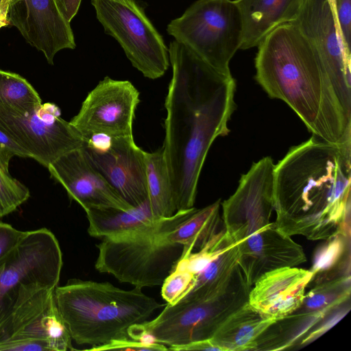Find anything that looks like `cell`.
<instances>
[{"instance_id":"obj_14","label":"cell","mask_w":351,"mask_h":351,"mask_svg":"<svg viewBox=\"0 0 351 351\" xmlns=\"http://www.w3.org/2000/svg\"><path fill=\"white\" fill-rule=\"evenodd\" d=\"M317 52L346 112L351 117V58L341 45L327 0H304L292 22Z\"/></svg>"},{"instance_id":"obj_12","label":"cell","mask_w":351,"mask_h":351,"mask_svg":"<svg viewBox=\"0 0 351 351\" xmlns=\"http://www.w3.org/2000/svg\"><path fill=\"white\" fill-rule=\"evenodd\" d=\"M139 92L128 80L104 77L90 90L69 121L84 141L92 136H133Z\"/></svg>"},{"instance_id":"obj_4","label":"cell","mask_w":351,"mask_h":351,"mask_svg":"<svg viewBox=\"0 0 351 351\" xmlns=\"http://www.w3.org/2000/svg\"><path fill=\"white\" fill-rule=\"evenodd\" d=\"M274 166L270 156L254 162L221 204L224 231L238 247L239 265L250 286L267 271L306 261L302 246L271 221Z\"/></svg>"},{"instance_id":"obj_35","label":"cell","mask_w":351,"mask_h":351,"mask_svg":"<svg viewBox=\"0 0 351 351\" xmlns=\"http://www.w3.org/2000/svg\"><path fill=\"white\" fill-rule=\"evenodd\" d=\"M327 1L330 5V9L332 10V12L334 18H335L337 32V34L341 40V45H342L344 50L348 52L346 48V45H345V43H344V41H343V37L341 35V32L340 25H339V23L338 17H337V9H336V1L335 0H327Z\"/></svg>"},{"instance_id":"obj_13","label":"cell","mask_w":351,"mask_h":351,"mask_svg":"<svg viewBox=\"0 0 351 351\" xmlns=\"http://www.w3.org/2000/svg\"><path fill=\"white\" fill-rule=\"evenodd\" d=\"M91 164L132 206L149 201L145 152L133 136L97 135L82 147Z\"/></svg>"},{"instance_id":"obj_33","label":"cell","mask_w":351,"mask_h":351,"mask_svg":"<svg viewBox=\"0 0 351 351\" xmlns=\"http://www.w3.org/2000/svg\"><path fill=\"white\" fill-rule=\"evenodd\" d=\"M63 18L69 23L77 14L82 0H53Z\"/></svg>"},{"instance_id":"obj_28","label":"cell","mask_w":351,"mask_h":351,"mask_svg":"<svg viewBox=\"0 0 351 351\" xmlns=\"http://www.w3.org/2000/svg\"><path fill=\"white\" fill-rule=\"evenodd\" d=\"M194 277L189 271L175 267L162 285V298L168 304H175L189 288Z\"/></svg>"},{"instance_id":"obj_2","label":"cell","mask_w":351,"mask_h":351,"mask_svg":"<svg viewBox=\"0 0 351 351\" xmlns=\"http://www.w3.org/2000/svg\"><path fill=\"white\" fill-rule=\"evenodd\" d=\"M351 141L333 144L312 136L274 166L273 207L288 236L326 240L350 236Z\"/></svg>"},{"instance_id":"obj_30","label":"cell","mask_w":351,"mask_h":351,"mask_svg":"<svg viewBox=\"0 0 351 351\" xmlns=\"http://www.w3.org/2000/svg\"><path fill=\"white\" fill-rule=\"evenodd\" d=\"M14 156L31 158V154L0 130V167L9 171V163Z\"/></svg>"},{"instance_id":"obj_24","label":"cell","mask_w":351,"mask_h":351,"mask_svg":"<svg viewBox=\"0 0 351 351\" xmlns=\"http://www.w3.org/2000/svg\"><path fill=\"white\" fill-rule=\"evenodd\" d=\"M149 203L154 216L169 217L176 212L174 193L162 147L145 152Z\"/></svg>"},{"instance_id":"obj_9","label":"cell","mask_w":351,"mask_h":351,"mask_svg":"<svg viewBox=\"0 0 351 351\" xmlns=\"http://www.w3.org/2000/svg\"><path fill=\"white\" fill-rule=\"evenodd\" d=\"M62 265L59 242L46 228L27 230L19 243L0 258V341L6 335L19 290L32 285L56 288Z\"/></svg>"},{"instance_id":"obj_17","label":"cell","mask_w":351,"mask_h":351,"mask_svg":"<svg viewBox=\"0 0 351 351\" xmlns=\"http://www.w3.org/2000/svg\"><path fill=\"white\" fill-rule=\"evenodd\" d=\"M313 277L310 270L295 267L267 271L252 286L247 303L263 315L279 321L300 307Z\"/></svg>"},{"instance_id":"obj_1","label":"cell","mask_w":351,"mask_h":351,"mask_svg":"<svg viewBox=\"0 0 351 351\" xmlns=\"http://www.w3.org/2000/svg\"><path fill=\"white\" fill-rule=\"evenodd\" d=\"M168 52L173 74L165 102L162 147L178 211L194 207L207 153L216 138L230 132L236 82L176 40Z\"/></svg>"},{"instance_id":"obj_34","label":"cell","mask_w":351,"mask_h":351,"mask_svg":"<svg viewBox=\"0 0 351 351\" xmlns=\"http://www.w3.org/2000/svg\"><path fill=\"white\" fill-rule=\"evenodd\" d=\"M171 350L186 351V350H218L220 349L215 346L210 339L193 341L183 346L172 348Z\"/></svg>"},{"instance_id":"obj_22","label":"cell","mask_w":351,"mask_h":351,"mask_svg":"<svg viewBox=\"0 0 351 351\" xmlns=\"http://www.w3.org/2000/svg\"><path fill=\"white\" fill-rule=\"evenodd\" d=\"M239 257L234 243L195 275L189 288L176 302L210 297L227 288L241 273Z\"/></svg>"},{"instance_id":"obj_7","label":"cell","mask_w":351,"mask_h":351,"mask_svg":"<svg viewBox=\"0 0 351 351\" xmlns=\"http://www.w3.org/2000/svg\"><path fill=\"white\" fill-rule=\"evenodd\" d=\"M167 31L218 73L232 76L230 62L240 49L243 21L234 0H197Z\"/></svg>"},{"instance_id":"obj_16","label":"cell","mask_w":351,"mask_h":351,"mask_svg":"<svg viewBox=\"0 0 351 351\" xmlns=\"http://www.w3.org/2000/svg\"><path fill=\"white\" fill-rule=\"evenodd\" d=\"M51 177L66 190L70 199L89 208H132L87 158L83 147L71 150L47 167Z\"/></svg>"},{"instance_id":"obj_15","label":"cell","mask_w":351,"mask_h":351,"mask_svg":"<svg viewBox=\"0 0 351 351\" xmlns=\"http://www.w3.org/2000/svg\"><path fill=\"white\" fill-rule=\"evenodd\" d=\"M8 20L50 64L60 50L75 48L71 24L53 0H10Z\"/></svg>"},{"instance_id":"obj_26","label":"cell","mask_w":351,"mask_h":351,"mask_svg":"<svg viewBox=\"0 0 351 351\" xmlns=\"http://www.w3.org/2000/svg\"><path fill=\"white\" fill-rule=\"evenodd\" d=\"M0 104L19 111H30L42 104L38 92L20 75L0 70Z\"/></svg>"},{"instance_id":"obj_5","label":"cell","mask_w":351,"mask_h":351,"mask_svg":"<svg viewBox=\"0 0 351 351\" xmlns=\"http://www.w3.org/2000/svg\"><path fill=\"white\" fill-rule=\"evenodd\" d=\"M58 309L72 340L91 348L130 337V328L143 324L165 305L134 287L69 279L54 291Z\"/></svg>"},{"instance_id":"obj_31","label":"cell","mask_w":351,"mask_h":351,"mask_svg":"<svg viewBox=\"0 0 351 351\" xmlns=\"http://www.w3.org/2000/svg\"><path fill=\"white\" fill-rule=\"evenodd\" d=\"M26 231L18 230L0 221V258L8 254L21 241Z\"/></svg>"},{"instance_id":"obj_36","label":"cell","mask_w":351,"mask_h":351,"mask_svg":"<svg viewBox=\"0 0 351 351\" xmlns=\"http://www.w3.org/2000/svg\"><path fill=\"white\" fill-rule=\"evenodd\" d=\"M8 14L0 10V28L9 25Z\"/></svg>"},{"instance_id":"obj_37","label":"cell","mask_w":351,"mask_h":351,"mask_svg":"<svg viewBox=\"0 0 351 351\" xmlns=\"http://www.w3.org/2000/svg\"><path fill=\"white\" fill-rule=\"evenodd\" d=\"M10 0H0V10L8 14Z\"/></svg>"},{"instance_id":"obj_27","label":"cell","mask_w":351,"mask_h":351,"mask_svg":"<svg viewBox=\"0 0 351 351\" xmlns=\"http://www.w3.org/2000/svg\"><path fill=\"white\" fill-rule=\"evenodd\" d=\"M29 197L28 188L0 167V217L16 211Z\"/></svg>"},{"instance_id":"obj_11","label":"cell","mask_w":351,"mask_h":351,"mask_svg":"<svg viewBox=\"0 0 351 351\" xmlns=\"http://www.w3.org/2000/svg\"><path fill=\"white\" fill-rule=\"evenodd\" d=\"M60 115L58 106L49 102L30 111L0 104V130L47 168L62 155L85 144L80 133Z\"/></svg>"},{"instance_id":"obj_18","label":"cell","mask_w":351,"mask_h":351,"mask_svg":"<svg viewBox=\"0 0 351 351\" xmlns=\"http://www.w3.org/2000/svg\"><path fill=\"white\" fill-rule=\"evenodd\" d=\"M243 21L240 49L257 47L274 29L293 22L304 0H234Z\"/></svg>"},{"instance_id":"obj_10","label":"cell","mask_w":351,"mask_h":351,"mask_svg":"<svg viewBox=\"0 0 351 351\" xmlns=\"http://www.w3.org/2000/svg\"><path fill=\"white\" fill-rule=\"evenodd\" d=\"M106 34L121 46L132 66L149 79L162 77L169 66L162 37L135 0H91Z\"/></svg>"},{"instance_id":"obj_20","label":"cell","mask_w":351,"mask_h":351,"mask_svg":"<svg viewBox=\"0 0 351 351\" xmlns=\"http://www.w3.org/2000/svg\"><path fill=\"white\" fill-rule=\"evenodd\" d=\"M275 322L247 302L225 319L210 339L220 351L255 350L261 335Z\"/></svg>"},{"instance_id":"obj_21","label":"cell","mask_w":351,"mask_h":351,"mask_svg":"<svg viewBox=\"0 0 351 351\" xmlns=\"http://www.w3.org/2000/svg\"><path fill=\"white\" fill-rule=\"evenodd\" d=\"M220 199L195 210L165 238L172 243L184 246L181 258L202 249L218 232L223 229L219 215ZM180 258V259H181Z\"/></svg>"},{"instance_id":"obj_6","label":"cell","mask_w":351,"mask_h":351,"mask_svg":"<svg viewBox=\"0 0 351 351\" xmlns=\"http://www.w3.org/2000/svg\"><path fill=\"white\" fill-rule=\"evenodd\" d=\"M178 210L147 231L103 238L97 245L95 268L135 287L162 285L180 260L184 246L165 236L194 210Z\"/></svg>"},{"instance_id":"obj_25","label":"cell","mask_w":351,"mask_h":351,"mask_svg":"<svg viewBox=\"0 0 351 351\" xmlns=\"http://www.w3.org/2000/svg\"><path fill=\"white\" fill-rule=\"evenodd\" d=\"M324 241L313 255L312 280L317 283L350 275V236L339 233Z\"/></svg>"},{"instance_id":"obj_23","label":"cell","mask_w":351,"mask_h":351,"mask_svg":"<svg viewBox=\"0 0 351 351\" xmlns=\"http://www.w3.org/2000/svg\"><path fill=\"white\" fill-rule=\"evenodd\" d=\"M350 275L316 283L293 313L323 319L350 301Z\"/></svg>"},{"instance_id":"obj_32","label":"cell","mask_w":351,"mask_h":351,"mask_svg":"<svg viewBox=\"0 0 351 351\" xmlns=\"http://www.w3.org/2000/svg\"><path fill=\"white\" fill-rule=\"evenodd\" d=\"M337 17L347 51L351 53V0H335Z\"/></svg>"},{"instance_id":"obj_19","label":"cell","mask_w":351,"mask_h":351,"mask_svg":"<svg viewBox=\"0 0 351 351\" xmlns=\"http://www.w3.org/2000/svg\"><path fill=\"white\" fill-rule=\"evenodd\" d=\"M91 237L106 238L147 231L162 223L167 217H156L149 201L129 209L89 208L85 210Z\"/></svg>"},{"instance_id":"obj_8","label":"cell","mask_w":351,"mask_h":351,"mask_svg":"<svg viewBox=\"0 0 351 351\" xmlns=\"http://www.w3.org/2000/svg\"><path fill=\"white\" fill-rule=\"evenodd\" d=\"M252 288L241 271L223 291L200 299L167 304L154 319L131 328L148 333L168 350L212 337L225 319L247 302Z\"/></svg>"},{"instance_id":"obj_3","label":"cell","mask_w":351,"mask_h":351,"mask_svg":"<svg viewBox=\"0 0 351 351\" xmlns=\"http://www.w3.org/2000/svg\"><path fill=\"white\" fill-rule=\"evenodd\" d=\"M257 47L255 79L267 95L285 102L313 136L333 144L351 141V117L317 52L295 25H279Z\"/></svg>"},{"instance_id":"obj_29","label":"cell","mask_w":351,"mask_h":351,"mask_svg":"<svg viewBox=\"0 0 351 351\" xmlns=\"http://www.w3.org/2000/svg\"><path fill=\"white\" fill-rule=\"evenodd\" d=\"M88 350H167L168 347L165 345L157 342H144L139 340L132 339L131 337H125L118 340L109 342L108 343L90 348Z\"/></svg>"}]
</instances>
